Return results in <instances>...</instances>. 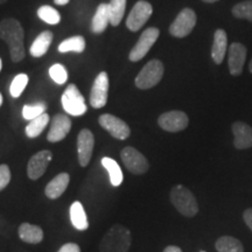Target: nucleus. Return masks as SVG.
<instances>
[{"mask_svg":"<svg viewBox=\"0 0 252 252\" xmlns=\"http://www.w3.org/2000/svg\"><path fill=\"white\" fill-rule=\"evenodd\" d=\"M54 2L56 5H60V6H63V5H67L69 2V0H54Z\"/></svg>","mask_w":252,"mask_h":252,"instance_id":"nucleus-38","label":"nucleus"},{"mask_svg":"<svg viewBox=\"0 0 252 252\" xmlns=\"http://www.w3.org/2000/svg\"><path fill=\"white\" fill-rule=\"evenodd\" d=\"M1 67H2V63H1V59H0V70H1Z\"/></svg>","mask_w":252,"mask_h":252,"instance_id":"nucleus-43","label":"nucleus"},{"mask_svg":"<svg viewBox=\"0 0 252 252\" xmlns=\"http://www.w3.org/2000/svg\"><path fill=\"white\" fill-rule=\"evenodd\" d=\"M102 166L108 172L110 182H111L113 187H119L123 184V180H124V175H123L122 168L118 165V162L113 160L112 158L104 157L102 159Z\"/></svg>","mask_w":252,"mask_h":252,"instance_id":"nucleus-24","label":"nucleus"},{"mask_svg":"<svg viewBox=\"0 0 252 252\" xmlns=\"http://www.w3.org/2000/svg\"><path fill=\"white\" fill-rule=\"evenodd\" d=\"M0 39L8 45L12 61H23L25 58L24 28L17 19L7 18L0 21Z\"/></svg>","mask_w":252,"mask_h":252,"instance_id":"nucleus-1","label":"nucleus"},{"mask_svg":"<svg viewBox=\"0 0 252 252\" xmlns=\"http://www.w3.org/2000/svg\"><path fill=\"white\" fill-rule=\"evenodd\" d=\"M110 24V15H109V5L100 4L96 9L93 21H91V31L94 34L103 33L106 30L108 25Z\"/></svg>","mask_w":252,"mask_h":252,"instance_id":"nucleus-23","label":"nucleus"},{"mask_svg":"<svg viewBox=\"0 0 252 252\" xmlns=\"http://www.w3.org/2000/svg\"><path fill=\"white\" fill-rule=\"evenodd\" d=\"M234 133V146L237 150H247L252 147V127L244 122H235L231 126Z\"/></svg>","mask_w":252,"mask_h":252,"instance_id":"nucleus-17","label":"nucleus"},{"mask_svg":"<svg viewBox=\"0 0 252 252\" xmlns=\"http://www.w3.org/2000/svg\"><path fill=\"white\" fill-rule=\"evenodd\" d=\"M50 122V117L48 113H43V115L39 116V117L34 118L33 121H30L26 128H25V132H26V135L28 138H36L42 133V131L45 130L46 126L48 125Z\"/></svg>","mask_w":252,"mask_h":252,"instance_id":"nucleus-26","label":"nucleus"},{"mask_svg":"<svg viewBox=\"0 0 252 252\" xmlns=\"http://www.w3.org/2000/svg\"><path fill=\"white\" fill-rule=\"evenodd\" d=\"M37 17L48 25H58L61 21V15L52 6L45 5L37 9Z\"/></svg>","mask_w":252,"mask_h":252,"instance_id":"nucleus-29","label":"nucleus"},{"mask_svg":"<svg viewBox=\"0 0 252 252\" xmlns=\"http://www.w3.org/2000/svg\"><path fill=\"white\" fill-rule=\"evenodd\" d=\"M131 231L122 224H113L99 243V252H128Z\"/></svg>","mask_w":252,"mask_h":252,"instance_id":"nucleus-2","label":"nucleus"},{"mask_svg":"<svg viewBox=\"0 0 252 252\" xmlns=\"http://www.w3.org/2000/svg\"><path fill=\"white\" fill-rule=\"evenodd\" d=\"M171 202L176 210L186 217H194L198 213V204L195 195L187 187L176 185L169 194Z\"/></svg>","mask_w":252,"mask_h":252,"instance_id":"nucleus-3","label":"nucleus"},{"mask_svg":"<svg viewBox=\"0 0 252 252\" xmlns=\"http://www.w3.org/2000/svg\"><path fill=\"white\" fill-rule=\"evenodd\" d=\"M197 18L191 8L186 7L176 15L175 20L169 26V34L174 37H186L191 33L196 25Z\"/></svg>","mask_w":252,"mask_h":252,"instance_id":"nucleus-6","label":"nucleus"},{"mask_svg":"<svg viewBox=\"0 0 252 252\" xmlns=\"http://www.w3.org/2000/svg\"><path fill=\"white\" fill-rule=\"evenodd\" d=\"M232 15L242 20H249L252 23V0H247L236 4L231 9Z\"/></svg>","mask_w":252,"mask_h":252,"instance_id":"nucleus-30","label":"nucleus"},{"mask_svg":"<svg viewBox=\"0 0 252 252\" xmlns=\"http://www.w3.org/2000/svg\"><path fill=\"white\" fill-rule=\"evenodd\" d=\"M201 252H206V251H201Z\"/></svg>","mask_w":252,"mask_h":252,"instance_id":"nucleus-44","label":"nucleus"},{"mask_svg":"<svg viewBox=\"0 0 252 252\" xmlns=\"http://www.w3.org/2000/svg\"><path fill=\"white\" fill-rule=\"evenodd\" d=\"M70 220L71 224L74 228L80 231H84L89 228V220H88V216L86 210H84L83 204L80 201H75L70 206Z\"/></svg>","mask_w":252,"mask_h":252,"instance_id":"nucleus-21","label":"nucleus"},{"mask_svg":"<svg viewBox=\"0 0 252 252\" xmlns=\"http://www.w3.org/2000/svg\"><path fill=\"white\" fill-rule=\"evenodd\" d=\"M159 34L160 32L156 27H150L146 31H144L141 36L139 37V40H138V42L131 49L130 55H128L130 61L138 62L141 59H144L147 53L150 52V49L152 48L154 43L157 42Z\"/></svg>","mask_w":252,"mask_h":252,"instance_id":"nucleus-8","label":"nucleus"},{"mask_svg":"<svg viewBox=\"0 0 252 252\" xmlns=\"http://www.w3.org/2000/svg\"><path fill=\"white\" fill-rule=\"evenodd\" d=\"M69 182H70V176L68 173H60L46 186V196L50 200H56V198L62 196V194L64 193L69 186Z\"/></svg>","mask_w":252,"mask_h":252,"instance_id":"nucleus-18","label":"nucleus"},{"mask_svg":"<svg viewBox=\"0 0 252 252\" xmlns=\"http://www.w3.org/2000/svg\"><path fill=\"white\" fill-rule=\"evenodd\" d=\"M109 76L105 71L99 72L91 88L90 93V105L94 109H100L105 106L108 102L109 94Z\"/></svg>","mask_w":252,"mask_h":252,"instance_id":"nucleus-12","label":"nucleus"},{"mask_svg":"<svg viewBox=\"0 0 252 252\" xmlns=\"http://www.w3.org/2000/svg\"><path fill=\"white\" fill-rule=\"evenodd\" d=\"M217 252H244V247L239 239L232 236H222L216 241Z\"/></svg>","mask_w":252,"mask_h":252,"instance_id":"nucleus-25","label":"nucleus"},{"mask_svg":"<svg viewBox=\"0 0 252 252\" xmlns=\"http://www.w3.org/2000/svg\"><path fill=\"white\" fill-rule=\"evenodd\" d=\"M49 76L59 86H62L68 81V72L60 63H55L49 68Z\"/></svg>","mask_w":252,"mask_h":252,"instance_id":"nucleus-32","label":"nucleus"},{"mask_svg":"<svg viewBox=\"0 0 252 252\" xmlns=\"http://www.w3.org/2000/svg\"><path fill=\"white\" fill-rule=\"evenodd\" d=\"M6 1H7V0H0V5L4 4V2H6Z\"/></svg>","mask_w":252,"mask_h":252,"instance_id":"nucleus-42","label":"nucleus"},{"mask_svg":"<svg viewBox=\"0 0 252 252\" xmlns=\"http://www.w3.org/2000/svg\"><path fill=\"white\" fill-rule=\"evenodd\" d=\"M94 146V137L93 132L88 128L81 130L77 135V154L78 162L82 167L89 165L91 157H93Z\"/></svg>","mask_w":252,"mask_h":252,"instance_id":"nucleus-15","label":"nucleus"},{"mask_svg":"<svg viewBox=\"0 0 252 252\" xmlns=\"http://www.w3.org/2000/svg\"><path fill=\"white\" fill-rule=\"evenodd\" d=\"M158 124H159L163 131L176 133V132L184 131L185 128H187L189 118L184 111L173 110V111L162 113L158 118Z\"/></svg>","mask_w":252,"mask_h":252,"instance_id":"nucleus-11","label":"nucleus"},{"mask_svg":"<svg viewBox=\"0 0 252 252\" xmlns=\"http://www.w3.org/2000/svg\"><path fill=\"white\" fill-rule=\"evenodd\" d=\"M58 252H81V248L76 243H65Z\"/></svg>","mask_w":252,"mask_h":252,"instance_id":"nucleus-35","label":"nucleus"},{"mask_svg":"<svg viewBox=\"0 0 252 252\" xmlns=\"http://www.w3.org/2000/svg\"><path fill=\"white\" fill-rule=\"evenodd\" d=\"M202 1L207 2V4H214V2H217V1H220V0H202Z\"/></svg>","mask_w":252,"mask_h":252,"instance_id":"nucleus-39","label":"nucleus"},{"mask_svg":"<svg viewBox=\"0 0 252 252\" xmlns=\"http://www.w3.org/2000/svg\"><path fill=\"white\" fill-rule=\"evenodd\" d=\"M163 252H182V250L179 247H175V245H169L163 250Z\"/></svg>","mask_w":252,"mask_h":252,"instance_id":"nucleus-37","label":"nucleus"},{"mask_svg":"<svg viewBox=\"0 0 252 252\" xmlns=\"http://www.w3.org/2000/svg\"><path fill=\"white\" fill-rule=\"evenodd\" d=\"M228 50V35L224 30H217L214 34V42L212 48V59L216 64H220L224 60Z\"/></svg>","mask_w":252,"mask_h":252,"instance_id":"nucleus-19","label":"nucleus"},{"mask_svg":"<svg viewBox=\"0 0 252 252\" xmlns=\"http://www.w3.org/2000/svg\"><path fill=\"white\" fill-rule=\"evenodd\" d=\"M19 237L21 241L28 244H39L43 241V230L40 226L31 224V223H23L19 226Z\"/></svg>","mask_w":252,"mask_h":252,"instance_id":"nucleus-20","label":"nucleus"},{"mask_svg":"<svg viewBox=\"0 0 252 252\" xmlns=\"http://www.w3.org/2000/svg\"><path fill=\"white\" fill-rule=\"evenodd\" d=\"M1 104H2V94H0V106H1Z\"/></svg>","mask_w":252,"mask_h":252,"instance_id":"nucleus-41","label":"nucleus"},{"mask_svg":"<svg viewBox=\"0 0 252 252\" xmlns=\"http://www.w3.org/2000/svg\"><path fill=\"white\" fill-rule=\"evenodd\" d=\"M86 49V40H84L83 36L81 35H76V36H71L69 39H65L64 41H62L59 46V52L60 53H80L83 52Z\"/></svg>","mask_w":252,"mask_h":252,"instance_id":"nucleus-27","label":"nucleus"},{"mask_svg":"<svg viewBox=\"0 0 252 252\" xmlns=\"http://www.w3.org/2000/svg\"><path fill=\"white\" fill-rule=\"evenodd\" d=\"M121 158L124 166L132 174L141 175L145 174L150 169V163L146 158L139 151L135 150L134 147L127 146L123 149L121 152Z\"/></svg>","mask_w":252,"mask_h":252,"instance_id":"nucleus-7","label":"nucleus"},{"mask_svg":"<svg viewBox=\"0 0 252 252\" xmlns=\"http://www.w3.org/2000/svg\"><path fill=\"white\" fill-rule=\"evenodd\" d=\"M109 15H110V24L113 27L118 26L122 23L123 18L125 14L126 8V0H111L109 2Z\"/></svg>","mask_w":252,"mask_h":252,"instance_id":"nucleus-28","label":"nucleus"},{"mask_svg":"<svg viewBox=\"0 0 252 252\" xmlns=\"http://www.w3.org/2000/svg\"><path fill=\"white\" fill-rule=\"evenodd\" d=\"M228 52V64L230 74L232 76H239L242 74V71H243L245 60H247V47L242 45V43L234 42L229 46Z\"/></svg>","mask_w":252,"mask_h":252,"instance_id":"nucleus-16","label":"nucleus"},{"mask_svg":"<svg viewBox=\"0 0 252 252\" xmlns=\"http://www.w3.org/2000/svg\"><path fill=\"white\" fill-rule=\"evenodd\" d=\"M153 13V7L149 1L139 0L131 9L126 20V27L131 32H138L150 20L151 15Z\"/></svg>","mask_w":252,"mask_h":252,"instance_id":"nucleus-9","label":"nucleus"},{"mask_svg":"<svg viewBox=\"0 0 252 252\" xmlns=\"http://www.w3.org/2000/svg\"><path fill=\"white\" fill-rule=\"evenodd\" d=\"M249 70H250V72L252 74V60L250 61V64H249Z\"/></svg>","mask_w":252,"mask_h":252,"instance_id":"nucleus-40","label":"nucleus"},{"mask_svg":"<svg viewBox=\"0 0 252 252\" xmlns=\"http://www.w3.org/2000/svg\"><path fill=\"white\" fill-rule=\"evenodd\" d=\"M243 220H244L245 224L248 225V228L252 231V208H249V209L244 210Z\"/></svg>","mask_w":252,"mask_h":252,"instance_id":"nucleus-36","label":"nucleus"},{"mask_svg":"<svg viewBox=\"0 0 252 252\" xmlns=\"http://www.w3.org/2000/svg\"><path fill=\"white\" fill-rule=\"evenodd\" d=\"M98 123L104 130L108 131L116 139L125 140L130 137V126L126 124L123 119L116 117V116L110 115V113H104L98 118Z\"/></svg>","mask_w":252,"mask_h":252,"instance_id":"nucleus-10","label":"nucleus"},{"mask_svg":"<svg viewBox=\"0 0 252 252\" xmlns=\"http://www.w3.org/2000/svg\"><path fill=\"white\" fill-rule=\"evenodd\" d=\"M61 103L64 111L68 115L75 116V117H80L87 112L88 106L84 100V97L78 90V88L75 84H69L65 88L64 93L61 97Z\"/></svg>","mask_w":252,"mask_h":252,"instance_id":"nucleus-5","label":"nucleus"},{"mask_svg":"<svg viewBox=\"0 0 252 252\" xmlns=\"http://www.w3.org/2000/svg\"><path fill=\"white\" fill-rule=\"evenodd\" d=\"M165 67L159 60H151L141 69L138 76L135 77V86L141 90H147L156 87L163 76Z\"/></svg>","mask_w":252,"mask_h":252,"instance_id":"nucleus-4","label":"nucleus"},{"mask_svg":"<svg viewBox=\"0 0 252 252\" xmlns=\"http://www.w3.org/2000/svg\"><path fill=\"white\" fill-rule=\"evenodd\" d=\"M53 37H54V35L50 31H45L39 34L30 48L31 55L33 58H41V56L45 55L48 52L50 45H52Z\"/></svg>","mask_w":252,"mask_h":252,"instance_id":"nucleus-22","label":"nucleus"},{"mask_svg":"<svg viewBox=\"0 0 252 252\" xmlns=\"http://www.w3.org/2000/svg\"><path fill=\"white\" fill-rule=\"evenodd\" d=\"M71 126V121L68 116L62 115V113L55 115L50 122V128L48 134H47V140L49 143H59V141L63 140L70 132Z\"/></svg>","mask_w":252,"mask_h":252,"instance_id":"nucleus-14","label":"nucleus"},{"mask_svg":"<svg viewBox=\"0 0 252 252\" xmlns=\"http://www.w3.org/2000/svg\"><path fill=\"white\" fill-rule=\"evenodd\" d=\"M53 154L50 151H40L31 158L27 165V175L31 180H37L45 174L47 167L52 161Z\"/></svg>","mask_w":252,"mask_h":252,"instance_id":"nucleus-13","label":"nucleus"},{"mask_svg":"<svg viewBox=\"0 0 252 252\" xmlns=\"http://www.w3.org/2000/svg\"><path fill=\"white\" fill-rule=\"evenodd\" d=\"M28 84V76L26 74H19L13 78L11 86H9V94L13 98H18L21 96L23 91L26 89Z\"/></svg>","mask_w":252,"mask_h":252,"instance_id":"nucleus-31","label":"nucleus"},{"mask_svg":"<svg viewBox=\"0 0 252 252\" xmlns=\"http://www.w3.org/2000/svg\"><path fill=\"white\" fill-rule=\"evenodd\" d=\"M11 181V171L7 165H0V191L4 190Z\"/></svg>","mask_w":252,"mask_h":252,"instance_id":"nucleus-34","label":"nucleus"},{"mask_svg":"<svg viewBox=\"0 0 252 252\" xmlns=\"http://www.w3.org/2000/svg\"><path fill=\"white\" fill-rule=\"evenodd\" d=\"M46 111V105L43 103L33 104V105H25L23 108V117L27 121H33L34 118L43 115Z\"/></svg>","mask_w":252,"mask_h":252,"instance_id":"nucleus-33","label":"nucleus"}]
</instances>
